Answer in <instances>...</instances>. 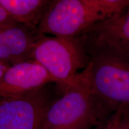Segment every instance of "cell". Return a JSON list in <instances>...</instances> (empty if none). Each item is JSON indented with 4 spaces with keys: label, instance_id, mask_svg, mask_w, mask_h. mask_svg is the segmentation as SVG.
<instances>
[{
    "label": "cell",
    "instance_id": "obj_1",
    "mask_svg": "<svg viewBox=\"0 0 129 129\" xmlns=\"http://www.w3.org/2000/svg\"><path fill=\"white\" fill-rule=\"evenodd\" d=\"M128 7L129 0H54L38 29L44 35L75 38Z\"/></svg>",
    "mask_w": 129,
    "mask_h": 129
},
{
    "label": "cell",
    "instance_id": "obj_2",
    "mask_svg": "<svg viewBox=\"0 0 129 129\" xmlns=\"http://www.w3.org/2000/svg\"><path fill=\"white\" fill-rule=\"evenodd\" d=\"M86 67L79 73L106 115L129 108V61L95 50H85Z\"/></svg>",
    "mask_w": 129,
    "mask_h": 129
},
{
    "label": "cell",
    "instance_id": "obj_3",
    "mask_svg": "<svg viewBox=\"0 0 129 129\" xmlns=\"http://www.w3.org/2000/svg\"><path fill=\"white\" fill-rule=\"evenodd\" d=\"M67 88L60 99L48 106L42 129H91L105 117L79 73Z\"/></svg>",
    "mask_w": 129,
    "mask_h": 129
},
{
    "label": "cell",
    "instance_id": "obj_4",
    "mask_svg": "<svg viewBox=\"0 0 129 129\" xmlns=\"http://www.w3.org/2000/svg\"><path fill=\"white\" fill-rule=\"evenodd\" d=\"M31 58L47 71L56 83L66 86L89 62V56L78 37L44 35L35 44Z\"/></svg>",
    "mask_w": 129,
    "mask_h": 129
},
{
    "label": "cell",
    "instance_id": "obj_5",
    "mask_svg": "<svg viewBox=\"0 0 129 129\" xmlns=\"http://www.w3.org/2000/svg\"><path fill=\"white\" fill-rule=\"evenodd\" d=\"M77 37L85 50L129 61V7L94 24Z\"/></svg>",
    "mask_w": 129,
    "mask_h": 129
},
{
    "label": "cell",
    "instance_id": "obj_6",
    "mask_svg": "<svg viewBox=\"0 0 129 129\" xmlns=\"http://www.w3.org/2000/svg\"><path fill=\"white\" fill-rule=\"evenodd\" d=\"M43 87L0 101V129H42L49 104Z\"/></svg>",
    "mask_w": 129,
    "mask_h": 129
},
{
    "label": "cell",
    "instance_id": "obj_7",
    "mask_svg": "<svg viewBox=\"0 0 129 129\" xmlns=\"http://www.w3.org/2000/svg\"><path fill=\"white\" fill-rule=\"evenodd\" d=\"M55 80L41 64L28 61L10 66L0 79V101L20 96Z\"/></svg>",
    "mask_w": 129,
    "mask_h": 129
},
{
    "label": "cell",
    "instance_id": "obj_8",
    "mask_svg": "<svg viewBox=\"0 0 129 129\" xmlns=\"http://www.w3.org/2000/svg\"><path fill=\"white\" fill-rule=\"evenodd\" d=\"M44 35L20 23L0 28V60L9 66L32 61L35 45Z\"/></svg>",
    "mask_w": 129,
    "mask_h": 129
},
{
    "label": "cell",
    "instance_id": "obj_9",
    "mask_svg": "<svg viewBox=\"0 0 129 129\" xmlns=\"http://www.w3.org/2000/svg\"><path fill=\"white\" fill-rule=\"evenodd\" d=\"M50 0H0V4L17 23L38 29L50 6Z\"/></svg>",
    "mask_w": 129,
    "mask_h": 129
},
{
    "label": "cell",
    "instance_id": "obj_10",
    "mask_svg": "<svg viewBox=\"0 0 129 129\" xmlns=\"http://www.w3.org/2000/svg\"><path fill=\"white\" fill-rule=\"evenodd\" d=\"M97 129H129V108H120Z\"/></svg>",
    "mask_w": 129,
    "mask_h": 129
},
{
    "label": "cell",
    "instance_id": "obj_11",
    "mask_svg": "<svg viewBox=\"0 0 129 129\" xmlns=\"http://www.w3.org/2000/svg\"><path fill=\"white\" fill-rule=\"evenodd\" d=\"M18 23L16 22L6 10L0 4V28L10 26Z\"/></svg>",
    "mask_w": 129,
    "mask_h": 129
},
{
    "label": "cell",
    "instance_id": "obj_12",
    "mask_svg": "<svg viewBox=\"0 0 129 129\" xmlns=\"http://www.w3.org/2000/svg\"><path fill=\"white\" fill-rule=\"evenodd\" d=\"M10 67L9 64L5 63L2 61L0 60V79L3 77L6 71L9 69V68Z\"/></svg>",
    "mask_w": 129,
    "mask_h": 129
}]
</instances>
